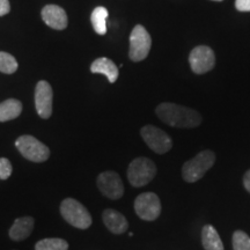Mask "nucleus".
Instances as JSON below:
<instances>
[{"label": "nucleus", "mask_w": 250, "mask_h": 250, "mask_svg": "<svg viewBox=\"0 0 250 250\" xmlns=\"http://www.w3.org/2000/svg\"><path fill=\"white\" fill-rule=\"evenodd\" d=\"M215 154L210 149L199 152L191 160L187 161L182 167V176L184 181L189 183L197 182L204 176L206 171L213 167Z\"/></svg>", "instance_id": "2"}, {"label": "nucleus", "mask_w": 250, "mask_h": 250, "mask_svg": "<svg viewBox=\"0 0 250 250\" xmlns=\"http://www.w3.org/2000/svg\"><path fill=\"white\" fill-rule=\"evenodd\" d=\"M15 146L23 158L31 162H36V164L45 162L50 156L48 146L29 134L19 137L15 142Z\"/></svg>", "instance_id": "5"}, {"label": "nucleus", "mask_w": 250, "mask_h": 250, "mask_svg": "<svg viewBox=\"0 0 250 250\" xmlns=\"http://www.w3.org/2000/svg\"><path fill=\"white\" fill-rule=\"evenodd\" d=\"M243 184H245V188L247 189V191L250 192V169L247 171L243 176Z\"/></svg>", "instance_id": "25"}, {"label": "nucleus", "mask_w": 250, "mask_h": 250, "mask_svg": "<svg viewBox=\"0 0 250 250\" xmlns=\"http://www.w3.org/2000/svg\"><path fill=\"white\" fill-rule=\"evenodd\" d=\"M103 223L105 227L114 234H123L129 228V223L123 214L112 208H107L102 213Z\"/></svg>", "instance_id": "14"}, {"label": "nucleus", "mask_w": 250, "mask_h": 250, "mask_svg": "<svg viewBox=\"0 0 250 250\" xmlns=\"http://www.w3.org/2000/svg\"><path fill=\"white\" fill-rule=\"evenodd\" d=\"M61 214L71 226L79 229H87L93 223L88 210L74 198H66L62 202Z\"/></svg>", "instance_id": "3"}, {"label": "nucleus", "mask_w": 250, "mask_h": 250, "mask_svg": "<svg viewBox=\"0 0 250 250\" xmlns=\"http://www.w3.org/2000/svg\"><path fill=\"white\" fill-rule=\"evenodd\" d=\"M42 20L44 21L46 26L55 30H64L67 27V14L58 5H46L42 8L41 12Z\"/></svg>", "instance_id": "12"}, {"label": "nucleus", "mask_w": 250, "mask_h": 250, "mask_svg": "<svg viewBox=\"0 0 250 250\" xmlns=\"http://www.w3.org/2000/svg\"><path fill=\"white\" fill-rule=\"evenodd\" d=\"M108 9L103 6L94 8L90 15V21H92L93 28L96 34L99 35H105L107 34V18H108Z\"/></svg>", "instance_id": "18"}, {"label": "nucleus", "mask_w": 250, "mask_h": 250, "mask_svg": "<svg viewBox=\"0 0 250 250\" xmlns=\"http://www.w3.org/2000/svg\"><path fill=\"white\" fill-rule=\"evenodd\" d=\"M35 250H68V243L58 237H49L40 240L35 245Z\"/></svg>", "instance_id": "19"}, {"label": "nucleus", "mask_w": 250, "mask_h": 250, "mask_svg": "<svg viewBox=\"0 0 250 250\" xmlns=\"http://www.w3.org/2000/svg\"><path fill=\"white\" fill-rule=\"evenodd\" d=\"M189 64L193 73L204 74L213 70L215 65L214 51L208 45H198L189 55Z\"/></svg>", "instance_id": "9"}, {"label": "nucleus", "mask_w": 250, "mask_h": 250, "mask_svg": "<svg viewBox=\"0 0 250 250\" xmlns=\"http://www.w3.org/2000/svg\"><path fill=\"white\" fill-rule=\"evenodd\" d=\"M214 1H223V0H214Z\"/></svg>", "instance_id": "26"}, {"label": "nucleus", "mask_w": 250, "mask_h": 250, "mask_svg": "<svg viewBox=\"0 0 250 250\" xmlns=\"http://www.w3.org/2000/svg\"><path fill=\"white\" fill-rule=\"evenodd\" d=\"M140 134L146 145L156 154H165L173 147L170 137L164 130L159 129L154 125H145L140 130Z\"/></svg>", "instance_id": "7"}, {"label": "nucleus", "mask_w": 250, "mask_h": 250, "mask_svg": "<svg viewBox=\"0 0 250 250\" xmlns=\"http://www.w3.org/2000/svg\"><path fill=\"white\" fill-rule=\"evenodd\" d=\"M100 192L109 199H120L124 195V186L116 171H103L96 180Z\"/></svg>", "instance_id": "10"}, {"label": "nucleus", "mask_w": 250, "mask_h": 250, "mask_svg": "<svg viewBox=\"0 0 250 250\" xmlns=\"http://www.w3.org/2000/svg\"><path fill=\"white\" fill-rule=\"evenodd\" d=\"M90 72L95 74H103V76L108 78L110 83H116L118 74H120L116 64L111 59L105 57L95 59L90 65Z\"/></svg>", "instance_id": "15"}, {"label": "nucleus", "mask_w": 250, "mask_h": 250, "mask_svg": "<svg viewBox=\"0 0 250 250\" xmlns=\"http://www.w3.org/2000/svg\"><path fill=\"white\" fill-rule=\"evenodd\" d=\"M14 250H15V249H14Z\"/></svg>", "instance_id": "27"}, {"label": "nucleus", "mask_w": 250, "mask_h": 250, "mask_svg": "<svg viewBox=\"0 0 250 250\" xmlns=\"http://www.w3.org/2000/svg\"><path fill=\"white\" fill-rule=\"evenodd\" d=\"M11 12L9 0H0V17H5Z\"/></svg>", "instance_id": "24"}, {"label": "nucleus", "mask_w": 250, "mask_h": 250, "mask_svg": "<svg viewBox=\"0 0 250 250\" xmlns=\"http://www.w3.org/2000/svg\"><path fill=\"white\" fill-rule=\"evenodd\" d=\"M54 92L48 81L41 80L35 88V108L37 114L43 120H48L52 115Z\"/></svg>", "instance_id": "11"}, {"label": "nucleus", "mask_w": 250, "mask_h": 250, "mask_svg": "<svg viewBox=\"0 0 250 250\" xmlns=\"http://www.w3.org/2000/svg\"><path fill=\"white\" fill-rule=\"evenodd\" d=\"M152 46V39L148 31L142 24H137L131 31L129 57L132 62H142L147 57Z\"/></svg>", "instance_id": "6"}, {"label": "nucleus", "mask_w": 250, "mask_h": 250, "mask_svg": "<svg viewBox=\"0 0 250 250\" xmlns=\"http://www.w3.org/2000/svg\"><path fill=\"white\" fill-rule=\"evenodd\" d=\"M13 167L11 161L6 158H0V180H8L11 177Z\"/></svg>", "instance_id": "22"}, {"label": "nucleus", "mask_w": 250, "mask_h": 250, "mask_svg": "<svg viewBox=\"0 0 250 250\" xmlns=\"http://www.w3.org/2000/svg\"><path fill=\"white\" fill-rule=\"evenodd\" d=\"M155 114L164 123L180 129H192L202 123V116L195 109L171 102H164L155 109Z\"/></svg>", "instance_id": "1"}, {"label": "nucleus", "mask_w": 250, "mask_h": 250, "mask_svg": "<svg viewBox=\"0 0 250 250\" xmlns=\"http://www.w3.org/2000/svg\"><path fill=\"white\" fill-rule=\"evenodd\" d=\"M22 112V103L17 99H8L0 103V122H8L18 118Z\"/></svg>", "instance_id": "16"}, {"label": "nucleus", "mask_w": 250, "mask_h": 250, "mask_svg": "<svg viewBox=\"0 0 250 250\" xmlns=\"http://www.w3.org/2000/svg\"><path fill=\"white\" fill-rule=\"evenodd\" d=\"M202 243L205 250H224V245L217 229L211 225H206L202 229Z\"/></svg>", "instance_id": "17"}, {"label": "nucleus", "mask_w": 250, "mask_h": 250, "mask_svg": "<svg viewBox=\"0 0 250 250\" xmlns=\"http://www.w3.org/2000/svg\"><path fill=\"white\" fill-rule=\"evenodd\" d=\"M134 211L140 219L154 221L161 213L160 198L154 192H144L134 201Z\"/></svg>", "instance_id": "8"}, {"label": "nucleus", "mask_w": 250, "mask_h": 250, "mask_svg": "<svg viewBox=\"0 0 250 250\" xmlns=\"http://www.w3.org/2000/svg\"><path fill=\"white\" fill-rule=\"evenodd\" d=\"M233 250H250V237L243 230L233 234Z\"/></svg>", "instance_id": "21"}, {"label": "nucleus", "mask_w": 250, "mask_h": 250, "mask_svg": "<svg viewBox=\"0 0 250 250\" xmlns=\"http://www.w3.org/2000/svg\"><path fill=\"white\" fill-rule=\"evenodd\" d=\"M156 166L151 159L139 156L129 165L127 168V180L131 186L140 188L148 184L156 175Z\"/></svg>", "instance_id": "4"}, {"label": "nucleus", "mask_w": 250, "mask_h": 250, "mask_svg": "<svg viewBox=\"0 0 250 250\" xmlns=\"http://www.w3.org/2000/svg\"><path fill=\"white\" fill-rule=\"evenodd\" d=\"M19 64L13 56L7 52L0 51V72L5 74H13L18 71Z\"/></svg>", "instance_id": "20"}, {"label": "nucleus", "mask_w": 250, "mask_h": 250, "mask_svg": "<svg viewBox=\"0 0 250 250\" xmlns=\"http://www.w3.org/2000/svg\"><path fill=\"white\" fill-rule=\"evenodd\" d=\"M235 8L239 12H250V0H235Z\"/></svg>", "instance_id": "23"}, {"label": "nucleus", "mask_w": 250, "mask_h": 250, "mask_svg": "<svg viewBox=\"0 0 250 250\" xmlns=\"http://www.w3.org/2000/svg\"><path fill=\"white\" fill-rule=\"evenodd\" d=\"M34 227H35V219L33 217L27 215V217L18 218L15 219L12 227L9 228L8 235L13 241H23L30 236Z\"/></svg>", "instance_id": "13"}]
</instances>
